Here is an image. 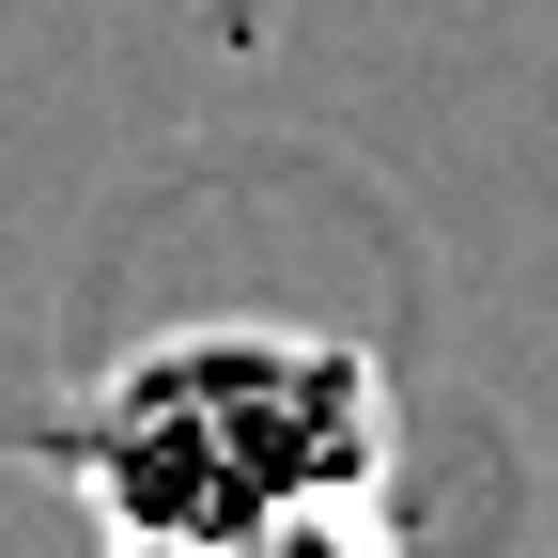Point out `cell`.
Wrapping results in <instances>:
<instances>
[{
  "label": "cell",
  "mask_w": 558,
  "mask_h": 558,
  "mask_svg": "<svg viewBox=\"0 0 558 558\" xmlns=\"http://www.w3.org/2000/svg\"><path fill=\"white\" fill-rule=\"evenodd\" d=\"M388 450H403L388 357L295 311L156 326L62 403V481H78L94 543H202L311 497H388Z\"/></svg>",
  "instance_id": "6da1fadb"
},
{
  "label": "cell",
  "mask_w": 558,
  "mask_h": 558,
  "mask_svg": "<svg viewBox=\"0 0 558 558\" xmlns=\"http://www.w3.org/2000/svg\"><path fill=\"white\" fill-rule=\"evenodd\" d=\"M109 558H403L388 497H311V512H264V527H202V543H109Z\"/></svg>",
  "instance_id": "7a4b0ae2"
}]
</instances>
